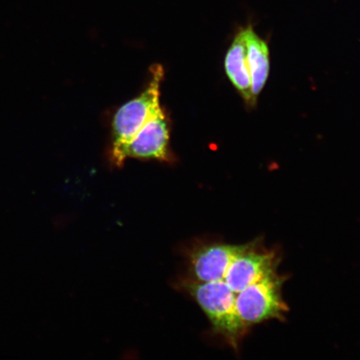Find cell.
Returning a JSON list of instances; mask_svg holds the SVG:
<instances>
[{
	"label": "cell",
	"instance_id": "6da1fadb",
	"mask_svg": "<svg viewBox=\"0 0 360 360\" xmlns=\"http://www.w3.org/2000/svg\"><path fill=\"white\" fill-rule=\"evenodd\" d=\"M181 286L192 296L208 317L215 334L221 336L233 349L240 347L248 328L236 308V294L224 281H184Z\"/></svg>",
	"mask_w": 360,
	"mask_h": 360
},
{
	"label": "cell",
	"instance_id": "7a4b0ae2",
	"mask_svg": "<svg viewBox=\"0 0 360 360\" xmlns=\"http://www.w3.org/2000/svg\"><path fill=\"white\" fill-rule=\"evenodd\" d=\"M148 86L136 98L124 103L112 120L111 157L114 164L121 167L120 156L126 146L160 109L161 84L165 71L160 65L150 67Z\"/></svg>",
	"mask_w": 360,
	"mask_h": 360
},
{
	"label": "cell",
	"instance_id": "3957f363",
	"mask_svg": "<svg viewBox=\"0 0 360 360\" xmlns=\"http://www.w3.org/2000/svg\"><path fill=\"white\" fill-rule=\"evenodd\" d=\"M286 276L274 272L245 288L236 295V308L248 328L265 321H283L289 307L283 299L282 287Z\"/></svg>",
	"mask_w": 360,
	"mask_h": 360
},
{
	"label": "cell",
	"instance_id": "277c9868",
	"mask_svg": "<svg viewBox=\"0 0 360 360\" xmlns=\"http://www.w3.org/2000/svg\"><path fill=\"white\" fill-rule=\"evenodd\" d=\"M281 259L266 249L260 240L248 244L246 249L232 261L224 281L237 295L245 288L277 271Z\"/></svg>",
	"mask_w": 360,
	"mask_h": 360
},
{
	"label": "cell",
	"instance_id": "5b68a950",
	"mask_svg": "<svg viewBox=\"0 0 360 360\" xmlns=\"http://www.w3.org/2000/svg\"><path fill=\"white\" fill-rule=\"evenodd\" d=\"M169 125L162 107L158 110L135 137L125 146L120 156L123 165L128 158L169 161Z\"/></svg>",
	"mask_w": 360,
	"mask_h": 360
},
{
	"label": "cell",
	"instance_id": "8992f818",
	"mask_svg": "<svg viewBox=\"0 0 360 360\" xmlns=\"http://www.w3.org/2000/svg\"><path fill=\"white\" fill-rule=\"evenodd\" d=\"M248 244L233 245L214 243L200 245L188 254V264L195 281H224L229 265L246 249Z\"/></svg>",
	"mask_w": 360,
	"mask_h": 360
},
{
	"label": "cell",
	"instance_id": "52a82bcc",
	"mask_svg": "<svg viewBox=\"0 0 360 360\" xmlns=\"http://www.w3.org/2000/svg\"><path fill=\"white\" fill-rule=\"evenodd\" d=\"M224 69L233 86L240 93L249 108L256 105L252 94L251 77L247 61V48L244 29H241L229 47L225 56Z\"/></svg>",
	"mask_w": 360,
	"mask_h": 360
},
{
	"label": "cell",
	"instance_id": "ba28073f",
	"mask_svg": "<svg viewBox=\"0 0 360 360\" xmlns=\"http://www.w3.org/2000/svg\"><path fill=\"white\" fill-rule=\"evenodd\" d=\"M247 61L251 77L252 94L257 101L266 84L270 70L269 51L266 42L259 37L253 27L244 28Z\"/></svg>",
	"mask_w": 360,
	"mask_h": 360
}]
</instances>
